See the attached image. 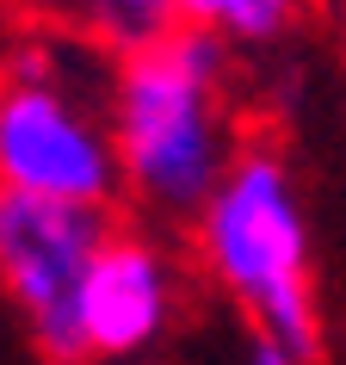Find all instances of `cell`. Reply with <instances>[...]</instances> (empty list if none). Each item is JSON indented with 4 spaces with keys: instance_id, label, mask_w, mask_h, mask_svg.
Masks as SVG:
<instances>
[{
    "instance_id": "obj_1",
    "label": "cell",
    "mask_w": 346,
    "mask_h": 365,
    "mask_svg": "<svg viewBox=\"0 0 346 365\" xmlns=\"http://www.w3.org/2000/svg\"><path fill=\"white\" fill-rule=\"evenodd\" d=\"M223 75H229V43L192 25H173L161 43L112 62L105 130L124 198L161 217H198L211 205L235 161Z\"/></svg>"
},
{
    "instance_id": "obj_2",
    "label": "cell",
    "mask_w": 346,
    "mask_h": 365,
    "mask_svg": "<svg viewBox=\"0 0 346 365\" xmlns=\"http://www.w3.org/2000/svg\"><path fill=\"white\" fill-rule=\"evenodd\" d=\"M112 68L80 38H31L0 56V192L68 211H117V155L105 130Z\"/></svg>"
},
{
    "instance_id": "obj_3",
    "label": "cell",
    "mask_w": 346,
    "mask_h": 365,
    "mask_svg": "<svg viewBox=\"0 0 346 365\" xmlns=\"http://www.w3.org/2000/svg\"><path fill=\"white\" fill-rule=\"evenodd\" d=\"M192 230L211 279L260 322V341H272L297 365L315 359L322 322L309 291V223L285 161L272 149H235L223 186L192 217Z\"/></svg>"
},
{
    "instance_id": "obj_4",
    "label": "cell",
    "mask_w": 346,
    "mask_h": 365,
    "mask_svg": "<svg viewBox=\"0 0 346 365\" xmlns=\"http://www.w3.org/2000/svg\"><path fill=\"white\" fill-rule=\"evenodd\" d=\"M112 230L117 223L105 211H68V205L0 192V285L50 359H80L75 297Z\"/></svg>"
},
{
    "instance_id": "obj_5",
    "label": "cell",
    "mask_w": 346,
    "mask_h": 365,
    "mask_svg": "<svg viewBox=\"0 0 346 365\" xmlns=\"http://www.w3.org/2000/svg\"><path fill=\"white\" fill-rule=\"evenodd\" d=\"M173 260L142 230H112L75 297L80 359H142L173 322Z\"/></svg>"
},
{
    "instance_id": "obj_6",
    "label": "cell",
    "mask_w": 346,
    "mask_h": 365,
    "mask_svg": "<svg viewBox=\"0 0 346 365\" xmlns=\"http://www.w3.org/2000/svg\"><path fill=\"white\" fill-rule=\"evenodd\" d=\"M56 6L87 50H112V56H136L173 31L167 0H56Z\"/></svg>"
},
{
    "instance_id": "obj_7",
    "label": "cell",
    "mask_w": 346,
    "mask_h": 365,
    "mask_svg": "<svg viewBox=\"0 0 346 365\" xmlns=\"http://www.w3.org/2000/svg\"><path fill=\"white\" fill-rule=\"evenodd\" d=\"M297 6H303V0H223L216 38L223 43H272V38L290 31Z\"/></svg>"
},
{
    "instance_id": "obj_8",
    "label": "cell",
    "mask_w": 346,
    "mask_h": 365,
    "mask_svg": "<svg viewBox=\"0 0 346 365\" xmlns=\"http://www.w3.org/2000/svg\"><path fill=\"white\" fill-rule=\"evenodd\" d=\"M173 6V25H192V31H216L223 19V0H167Z\"/></svg>"
},
{
    "instance_id": "obj_9",
    "label": "cell",
    "mask_w": 346,
    "mask_h": 365,
    "mask_svg": "<svg viewBox=\"0 0 346 365\" xmlns=\"http://www.w3.org/2000/svg\"><path fill=\"white\" fill-rule=\"evenodd\" d=\"M248 365H297V359H290V353H278V346H272V341H253Z\"/></svg>"
}]
</instances>
